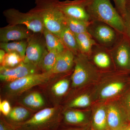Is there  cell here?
<instances>
[{
  "label": "cell",
  "mask_w": 130,
  "mask_h": 130,
  "mask_svg": "<svg viewBox=\"0 0 130 130\" xmlns=\"http://www.w3.org/2000/svg\"><path fill=\"white\" fill-rule=\"evenodd\" d=\"M129 130H130V128Z\"/></svg>",
  "instance_id": "f35d334b"
},
{
  "label": "cell",
  "mask_w": 130,
  "mask_h": 130,
  "mask_svg": "<svg viewBox=\"0 0 130 130\" xmlns=\"http://www.w3.org/2000/svg\"><path fill=\"white\" fill-rule=\"evenodd\" d=\"M89 58L92 60L95 67L101 70H108L111 67L113 59L110 48L98 44L94 46Z\"/></svg>",
  "instance_id": "4fadbf2b"
},
{
  "label": "cell",
  "mask_w": 130,
  "mask_h": 130,
  "mask_svg": "<svg viewBox=\"0 0 130 130\" xmlns=\"http://www.w3.org/2000/svg\"><path fill=\"white\" fill-rule=\"evenodd\" d=\"M59 2V0H35V6L29 11L39 17L44 28L59 37L66 25Z\"/></svg>",
  "instance_id": "6da1fadb"
},
{
  "label": "cell",
  "mask_w": 130,
  "mask_h": 130,
  "mask_svg": "<svg viewBox=\"0 0 130 130\" xmlns=\"http://www.w3.org/2000/svg\"><path fill=\"white\" fill-rule=\"evenodd\" d=\"M52 75L51 72L30 74L9 83L7 89L12 94H19L32 87L46 83Z\"/></svg>",
  "instance_id": "ba28073f"
},
{
  "label": "cell",
  "mask_w": 130,
  "mask_h": 130,
  "mask_svg": "<svg viewBox=\"0 0 130 130\" xmlns=\"http://www.w3.org/2000/svg\"><path fill=\"white\" fill-rule=\"evenodd\" d=\"M79 52L89 57L94 46L97 44L90 34L87 32L75 35Z\"/></svg>",
  "instance_id": "2e32d148"
},
{
  "label": "cell",
  "mask_w": 130,
  "mask_h": 130,
  "mask_svg": "<svg viewBox=\"0 0 130 130\" xmlns=\"http://www.w3.org/2000/svg\"><path fill=\"white\" fill-rule=\"evenodd\" d=\"M3 14L9 25L25 26L35 33H42L44 27L37 14L28 11L23 13L11 8L5 10Z\"/></svg>",
  "instance_id": "277c9868"
},
{
  "label": "cell",
  "mask_w": 130,
  "mask_h": 130,
  "mask_svg": "<svg viewBox=\"0 0 130 130\" xmlns=\"http://www.w3.org/2000/svg\"><path fill=\"white\" fill-rule=\"evenodd\" d=\"M59 37L65 47L72 52L74 55L80 53L75 35L70 30L67 25L63 28Z\"/></svg>",
  "instance_id": "e0dca14e"
},
{
  "label": "cell",
  "mask_w": 130,
  "mask_h": 130,
  "mask_svg": "<svg viewBox=\"0 0 130 130\" xmlns=\"http://www.w3.org/2000/svg\"><path fill=\"white\" fill-rule=\"evenodd\" d=\"M113 59L117 67L128 69L130 67V41L124 34H121L118 40L110 48Z\"/></svg>",
  "instance_id": "9c48e42d"
},
{
  "label": "cell",
  "mask_w": 130,
  "mask_h": 130,
  "mask_svg": "<svg viewBox=\"0 0 130 130\" xmlns=\"http://www.w3.org/2000/svg\"><path fill=\"white\" fill-rule=\"evenodd\" d=\"M0 130H15V129L10 123H7L3 119H1L0 121Z\"/></svg>",
  "instance_id": "d6a6232c"
},
{
  "label": "cell",
  "mask_w": 130,
  "mask_h": 130,
  "mask_svg": "<svg viewBox=\"0 0 130 130\" xmlns=\"http://www.w3.org/2000/svg\"><path fill=\"white\" fill-rule=\"evenodd\" d=\"M65 20L66 25L75 35L88 31L90 21L86 22L66 16Z\"/></svg>",
  "instance_id": "603a6c76"
},
{
  "label": "cell",
  "mask_w": 130,
  "mask_h": 130,
  "mask_svg": "<svg viewBox=\"0 0 130 130\" xmlns=\"http://www.w3.org/2000/svg\"><path fill=\"white\" fill-rule=\"evenodd\" d=\"M75 55L66 48L59 54L56 64L51 71L52 74H60L68 72L74 65Z\"/></svg>",
  "instance_id": "5bb4252c"
},
{
  "label": "cell",
  "mask_w": 130,
  "mask_h": 130,
  "mask_svg": "<svg viewBox=\"0 0 130 130\" xmlns=\"http://www.w3.org/2000/svg\"><path fill=\"white\" fill-rule=\"evenodd\" d=\"M124 87V84L120 82H113L107 85L102 89L100 96L103 99L115 96L122 91Z\"/></svg>",
  "instance_id": "cb8c5ba5"
},
{
  "label": "cell",
  "mask_w": 130,
  "mask_h": 130,
  "mask_svg": "<svg viewBox=\"0 0 130 130\" xmlns=\"http://www.w3.org/2000/svg\"><path fill=\"white\" fill-rule=\"evenodd\" d=\"M77 130V129H70V130Z\"/></svg>",
  "instance_id": "74e56055"
},
{
  "label": "cell",
  "mask_w": 130,
  "mask_h": 130,
  "mask_svg": "<svg viewBox=\"0 0 130 130\" xmlns=\"http://www.w3.org/2000/svg\"><path fill=\"white\" fill-rule=\"evenodd\" d=\"M38 68L23 61L18 66L13 68H6L1 66L0 79L3 82L11 83L28 75L38 73Z\"/></svg>",
  "instance_id": "8fae6325"
},
{
  "label": "cell",
  "mask_w": 130,
  "mask_h": 130,
  "mask_svg": "<svg viewBox=\"0 0 130 130\" xmlns=\"http://www.w3.org/2000/svg\"><path fill=\"white\" fill-rule=\"evenodd\" d=\"M90 99L87 94L82 95L76 98L70 103L69 107L71 108L86 107L90 104Z\"/></svg>",
  "instance_id": "f1b7e54d"
},
{
  "label": "cell",
  "mask_w": 130,
  "mask_h": 130,
  "mask_svg": "<svg viewBox=\"0 0 130 130\" xmlns=\"http://www.w3.org/2000/svg\"><path fill=\"white\" fill-rule=\"evenodd\" d=\"M28 45L27 40L13 41L7 43L1 42L0 48L5 50L6 53L16 52L24 59L26 51Z\"/></svg>",
  "instance_id": "d6986e66"
},
{
  "label": "cell",
  "mask_w": 130,
  "mask_h": 130,
  "mask_svg": "<svg viewBox=\"0 0 130 130\" xmlns=\"http://www.w3.org/2000/svg\"><path fill=\"white\" fill-rule=\"evenodd\" d=\"M23 60V59L18 53H6L1 66L6 68H13L18 66Z\"/></svg>",
  "instance_id": "484cf974"
},
{
  "label": "cell",
  "mask_w": 130,
  "mask_h": 130,
  "mask_svg": "<svg viewBox=\"0 0 130 130\" xmlns=\"http://www.w3.org/2000/svg\"><path fill=\"white\" fill-rule=\"evenodd\" d=\"M93 125L95 130H106L108 128L107 108L102 106L95 112L93 117Z\"/></svg>",
  "instance_id": "ffe728a7"
},
{
  "label": "cell",
  "mask_w": 130,
  "mask_h": 130,
  "mask_svg": "<svg viewBox=\"0 0 130 130\" xmlns=\"http://www.w3.org/2000/svg\"><path fill=\"white\" fill-rule=\"evenodd\" d=\"M130 128V126L127 125V124L124 126H123V128L120 129L119 130H129Z\"/></svg>",
  "instance_id": "d590c367"
},
{
  "label": "cell",
  "mask_w": 130,
  "mask_h": 130,
  "mask_svg": "<svg viewBox=\"0 0 130 130\" xmlns=\"http://www.w3.org/2000/svg\"><path fill=\"white\" fill-rule=\"evenodd\" d=\"M86 9L91 21L103 22L124 34L123 19L110 0H87Z\"/></svg>",
  "instance_id": "7a4b0ae2"
},
{
  "label": "cell",
  "mask_w": 130,
  "mask_h": 130,
  "mask_svg": "<svg viewBox=\"0 0 130 130\" xmlns=\"http://www.w3.org/2000/svg\"><path fill=\"white\" fill-rule=\"evenodd\" d=\"M126 7H130V0H125Z\"/></svg>",
  "instance_id": "8d00e7d4"
},
{
  "label": "cell",
  "mask_w": 130,
  "mask_h": 130,
  "mask_svg": "<svg viewBox=\"0 0 130 130\" xmlns=\"http://www.w3.org/2000/svg\"><path fill=\"white\" fill-rule=\"evenodd\" d=\"M66 123L71 124H78L85 121L86 116L83 112L77 111H69L64 114Z\"/></svg>",
  "instance_id": "4316f807"
},
{
  "label": "cell",
  "mask_w": 130,
  "mask_h": 130,
  "mask_svg": "<svg viewBox=\"0 0 130 130\" xmlns=\"http://www.w3.org/2000/svg\"><path fill=\"white\" fill-rule=\"evenodd\" d=\"M115 5V8L123 19L126 12V7L125 0H112Z\"/></svg>",
  "instance_id": "f546056e"
},
{
  "label": "cell",
  "mask_w": 130,
  "mask_h": 130,
  "mask_svg": "<svg viewBox=\"0 0 130 130\" xmlns=\"http://www.w3.org/2000/svg\"><path fill=\"white\" fill-rule=\"evenodd\" d=\"M55 108H44L26 121L13 125L15 130H57L60 119Z\"/></svg>",
  "instance_id": "3957f363"
},
{
  "label": "cell",
  "mask_w": 130,
  "mask_h": 130,
  "mask_svg": "<svg viewBox=\"0 0 130 130\" xmlns=\"http://www.w3.org/2000/svg\"><path fill=\"white\" fill-rule=\"evenodd\" d=\"M23 103L26 106L32 109H37L43 106L44 101L41 95L38 92H34L25 96Z\"/></svg>",
  "instance_id": "d4e9b609"
},
{
  "label": "cell",
  "mask_w": 130,
  "mask_h": 130,
  "mask_svg": "<svg viewBox=\"0 0 130 130\" xmlns=\"http://www.w3.org/2000/svg\"><path fill=\"white\" fill-rule=\"evenodd\" d=\"M28 45L23 61L39 68L48 51L42 33H34L27 39Z\"/></svg>",
  "instance_id": "52a82bcc"
},
{
  "label": "cell",
  "mask_w": 130,
  "mask_h": 130,
  "mask_svg": "<svg viewBox=\"0 0 130 130\" xmlns=\"http://www.w3.org/2000/svg\"><path fill=\"white\" fill-rule=\"evenodd\" d=\"M70 86V81L67 79H63L56 82L52 86V92L56 96H62L67 92Z\"/></svg>",
  "instance_id": "83f0119b"
},
{
  "label": "cell",
  "mask_w": 130,
  "mask_h": 130,
  "mask_svg": "<svg viewBox=\"0 0 130 130\" xmlns=\"http://www.w3.org/2000/svg\"><path fill=\"white\" fill-rule=\"evenodd\" d=\"M98 75L97 69L88 56L81 53L75 55L74 70L71 76L73 87L82 86Z\"/></svg>",
  "instance_id": "8992f818"
},
{
  "label": "cell",
  "mask_w": 130,
  "mask_h": 130,
  "mask_svg": "<svg viewBox=\"0 0 130 130\" xmlns=\"http://www.w3.org/2000/svg\"><path fill=\"white\" fill-rule=\"evenodd\" d=\"M29 112L27 109L21 107H17L12 109L8 119L12 125L20 124L27 120L30 118Z\"/></svg>",
  "instance_id": "44dd1931"
},
{
  "label": "cell",
  "mask_w": 130,
  "mask_h": 130,
  "mask_svg": "<svg viewBox=\"0 0 130 130\" xmlns=\"http://www.w3.org/2000/svg\"><path fill=\"white\" fill-rule=\"evenodd\" d=\"M126 102H127V106H128V108H129L130 112V93L129 94V95H128V97H127Z\"/></svg>",
  "instance_id": "e575fe53"
},
{
  "label": "cell",
  "mask_w": 130,
  "mask_h": 130,
  "mask_svg": "<svg viewBox=\"0 0 130 130\" xmlns=\"http://www.w3.org/2000/svg\"><path fill=\"white\" fill-rule=\"evenodd\" d=\"M42 34L48 51L55 50L60 53L65 50L66 48L58 36L44 28Z\"/></svg>",
  "instance_id": "ac0fdd59"
},
{
  "label": "cell",
  "mask_w": 130,
  "mask_h": 130,
  "mask_svg": "<svg viewBox=\"0 0 130 130\" xmlns=\"http://www.w3.org/2000/svg\"><path fill=\"white\" fill-rule=\"evenodd\" d=\"M6 52L2 49H0V63H2Z\"/></svg>",
  "instance_id": "836d02e7"
},
{
  "label": "cell",
  "mask_w": 130,
  "mask_h": 130,
  "mask_svg": "<svg viewBox=\"0 0 130 130\" xmlns=\"http://www.w3.org/2000/svg\"><path fill=\"white\" fill-rule=\"evenodd\" d=\"M123 20L124 24V34L130 41V7H126V14Z\"/></svg>",
  "instance_id": "4dcf8cb0"
},
{
  "label": "cell",
  "mask_w": 130,
  "mask_h": 130,
  "mask_svg": "<svg viewBox=\"0 0 130 130\" xmlns=\"http://www.w3.org/2000/svg\"><path fill=\"white\" fill-rule=\"evenodd\" d=\"M88 31L97 44L108 48L113 46L121 34L109 25L98 21H91Z\"/></svg>",
  "instance_id": "5b68a950"
},
{
  "label": "cell",
  "mask_w": 130,
  "mask_h": 130,
  "mask_svg": "<svg viewBox=\"0 0 130 130\" xmlns=\"http://www.w3.org/2000/svg\"><path fill=\"white\" fill-rule=\"evenodd\" d=\"M87 0H66L60 1L61 10L66 17L90 22L86 9Z\"/></svg>",
  "instance_id": "30bf717a"
},
{
  "label": "cell",
  "mask_w": 130,
  "mask_h": 130,
  "mask_svg": "<svg viewBox=\"0 0 130 130\" xmlns=\"http://www.w3.org/2000/svg\"><path fill=\"white\" fill-rule=\"evenodd\" d=\"M35 32L22 25H8L0 29L1 42L27 40Z\"/></svg>",
  "instance_id": "7c38bea8"
},
{
  "label": "cell",
  "mask_w": 130,
  "mask_h": 130,
  "mask_svg": "<svg viewBox=\"0 0 130 130\" xmlns=\"http://www.w3.org/2000/svg\"><path fill=\"white\" fill-rule=\"evenodd\" d=\"M11 110V106L8 101L4 100L2 102H1L0 111L3 115L7 117Z\"/></svg>",
  "instance_id": "1f68e13d"
},
{
  "label": "cell",
  "mask_w": 130,
  "mask_h": 130,
  "mask_svg": "<svg viewBox=\"0 0 130 130\" xmlns=\"http://www.w3.org/2000/svg\"><path fill=\"white\" fill-rule=\"evenodd\" d=\"M59 54L55 50L48 51L39 66L43 72H51L55 66Z\"/></svg>",
  "instance_id": "7402d4cb"
},
{
  "label": "cell",
  "mask_w": 130,
  "mask_h": 130,
  "mask_svg": "<svg viewBox=\"0 0 130 130\" xmlns=\"http://www.w3.org/2000/svg\"><path fill=\"white\" fill-rule=\"evenodd\" d=\"M107 122L109 130H119L126 125L122 112L115 104H111L107 108Z\"/></svg>",
  "instance_id": "9a60e30c"
}]
</instances>
